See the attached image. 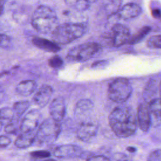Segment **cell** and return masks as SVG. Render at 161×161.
<instances>
[{
  "instance_id": "cell-1",
  "label": "cell",
  "mask_w": 161,
  "mask_h": 161,
  "mask_svg": "<svg viewBox=\"0 0 161 161\" xmlns=\"http://www.w3.org/2000/svg\"><path fill=\"white\" fill-rule=\"evenodd\" d=\"M109 126L116 136L126 138L136 131L137 120L131 108L121 106L114 108L109 116Z\"/></svg>"
},
{
  "instance_id": "cell-2",
  "label": "cell",
  "mask_w": 161,
  "mask_h": 161,
  "mask_svg": "<svg viewBox=\"0 0 161 161\" xmlns=\"http://www.w3.org/2000/svg\"><path fill=\"white\" fill-rule=\"evenodd\" d=\"M57 16L54 10L45 5L39 6L31 16L32 26L42 34L52 32L57 26Z\"/></svg>"
},
{
  "instance_id": "cell-3",
  "label": "cell",
  "mask_w": 161,
  "mask_h": 161,
  "mask_svg": "<svg viewBox=\"0 0 161 161\" xmlns=\"http://www.w3.org/2000/svg\"><path fill=\"white\" fill-rule=\"evenodd\" d=\"M86 30L82 23H63L57 25L52 32V41L58 45L68 44L81 37Z\"/></svg>"
},
{
  "instance_id": "cell-4",
  "label": "cell",
  "mask_w": 161,
  "mask_h": 161,
  "mask_svg": "<svg viewBox=\"0 0 161 161\" xmlns=\"http://www.w3.org/2000/svg\"><path fill=\"white\" fill-rule=\"evenodd\" d=\"M60 131L61 126L59 122L52 118H48L41 123L36 131L35 142L39 145L51 144L57 140Z\"/></svg>"
},
{
  "instance_id": "cell-5",
  "label": "cell",
  "mask_w": 161,
  "mask_h": 161,
  "mask_svg": "<svg viewBox=\"0 0 161 161\" xmlns=\"http://www.w3.org/2000/svg\"><path fill=\"white\" fill-rule=\"evenodd\" d=\"M132 87L125 78H118L112 82L108 88V97L113 102L123 103L131 96Z\"/></svg>"
},
{
  "instance_id": "cell-6",
  "label": "cell",
  "mask_w": 161,
  "mask_h": 161,
  "mask_svg": "<svg viewBox=\"0 0 161 161\" xmlns=\"http://www.w3.org/2000/svg\"><path fill=\"white\" fill-rule=\"evenodd\" d=\"M101 48L97 43L87 42L75 46L70 48L67 58L70 61L84 62L93 57Z\"/></svg>"
},
{
  "instance_id": "cell-7",
  "label": "cell",
  "mask_w": 161,
  "mask_h": 161,
  "mask_svg": "<svg viewBox=\"0 0 161 161\" xmlns=\"http://www.w3.org/2000/svg\"><path fill=\"white\" fill-rule=\"evenodd\" d=\"M130 36L129 29L122 24L114 25L109 34V38L111 40L113 46L116 47L128 43Z\"/></svg>"
},
{
  "instance_id": "cell-8",
  "label": "cell",
  "mask_w": 161,
  "mask_h": 161,
  "mask_svg": "<svg viewBox=\"0 0 161 161\" xmlns=\"http://www.w3.org/2000/svg\"><path fill=\"white\" fill-rule=\"evenodd\" d=\"M41 114L38 109L28 111L20 123V131L28 132L35 131L40 123Z\"/></svg>"
},
{
  "instance_id": "cell-9",
  "label": "cell",
  "mask_w": 161,
  "mask_h": 161,
  "mask_svg": "<svg viewBox=\"0 0 161 161\" xmlns=\"http://www.w3.org/2000/svg\"><path fill=\"white\" fill-rule=\"evenodd\" d=\"M82 154L80 148L72 144L62 145L57 147L53 150L55 157L60 158H72L79 157Z\"/></svg>"
},
{
  "instance_id": "cell-10",
  "label": "cell",
  "mask_w": 161,
  "mask_h": 161,
  "mask_svg": "<svg viewBox=\"0 0 161 161\" xmlns=\"http://www.w3.org/2000/svg\"><path fill=\"white\" fill-rule=\"evenodd\" d=\"M97 126L92 122L82 123L77 130V136L82 142H87L92 140L96 135Z\"/></svg>"
},
{
  "instance_id": "cell-11",
  "label": "cell",
  "mask_w": 161,
  "mask_h": 161,
  "mask_svg": "<svg viewBox=\"0 0 161 161\" xmlns=\"http://www.w3.org/2000/svg\"><path fill=\"white\" fill-rule=\"evenodd\" d=\"M147 106L151 126H159L161 125V99L155 98L148 102Z\"/></svg>"
},
{
  "instance_id": "cell-12",
  "label": "cell",
  "mask_w": 161,
  "mask_h": 161,
  "mask_svg": "<svg viewBox=\"0 0 161 161\" xmlns=\"http://www.w3.org/2000/svg\"><path fill=\"white\" fill-rule=\"evenodd\" d=\"M49 111L51 118L57 121H61L65 114V103L63 97H57L50 103Z\"/></svg>"
},
{
  "instance_id": "cell-13",
  "label": "cell",
  "mask_w": 161,
  "mask_h": 161,
  "mask_svg": "<svg viewBox=\"0 0 161 161\" xmlns=\"http://www.w3.org/2000/svg\"><path fill=\"white\" fill-rule=\"evenodd\" d=\"M52 94L53 89L50 86L43 85L34 95L33 101L38 107L44 108L49 103Z\"/></svg>"
},
{
  "instance_id": "cell-14",
  "label": "cell",
  "mask_w": 161,
  "mask_h": 161,
  "mask_svg": "<svg viewBox=\"0 0 161 161\" xmlns=\"http://www.w3.org/2000/svg\"><path fill=\"white\" fill-rule=\"evenodd\" d=\"M141 13L142 8L138 4L130 3H127L121 7L116 14L120 19L129 20L138 16Z\"/></svg>"
},
{
  "instance_id": "cell-15",
  "label": "cell",
  "mask_w": 161,
  "mask_h": 161,
  "mask_svg": "<svg viewBox=\"0 0 161 161\" xmlns=\"http://www.w3.org/2000/svg\"><path fill=\"white\" fill-rule=\"evenodd\" d=\"M136 120L140 128L143 131H148L151 125L148 106L145 103L139 105L137 111Z\"/></svg>"
},
{
  "instance_id": "cell-16",
  "label": "cell",
  "mask_w": 161,
  "mask_h": 161,
  "mask_svg": "<svg viewBox=\"0 0 161 161\" xmlns=\"http://www.w3.org/2000/svg\"><path fill=\"white\" fill-rule=\"evenodd\" d=\"M32 43L38 48L49 52L55 53L60 50L58 45L54 42L41 37H34L32 39Z\"/></svg>"
},
{
  "instance_id": "cell-17",
  "label": "cell",
  "mask_w": 161,
  "mask_h": 161,
  "mask_svg": "<svg viewBox=\"0 0 161 161\" xmlns=\"http://www.w3.org/2000/svg\"><path fill=\"white\" fill-rule=\"evenodd\" d=\"M36 132H21L14 142L15 146L18 148H26L35 142Z\"/></svg>"
},
{
  "instance_id": "cell-18",
  "label": "cell",
  "mask_w": 161,
  "mask_h": 161,
  "mask_svg": "<svg viewBox=\"0 0 161 161\" xmlns=\"http://www.w3.org/2000/svg\"><path fill=\"white\" fill-rule=\"evenodd\" d=\"M36 82L33 80H25L19 82L16 86V92L20 96H28L36 90Z\"/></svg>"
},
{
  "instance_id": "cell-19",
  "label": "cell",
  "mask_w": 161,
  "mask_h": 161,
  "mask_svg": "<svg viewBox=\"0 0 161 161\" xmlns=\"http://www.w3.org/2000/svg\"><path fill=\"white\" fill-rule=\"evenodd\" d=\"M93 103L87 99H84L79 101L74 109V113L77 117L84 116L89 114L92 109Z\"/></svg>"
},
{
  "instance_id": "cell-20",
  "label": "cell",
  "mask_w": 161,
  "mask_h": 161,
  "mask_svg": "<svg viewBox=\"0 0 161 161\" xmlns=\"http://www.w3.org/2000/svg\"><path fill=\"white\" fill-rule=\"evenodd\" d=\"M122 0H103V7L109 16L116 14L121 8Z\"/></svg>"
},
{
  "instance_id": "cell-21",
  "label": "cell",
  "mask_w": 161,
  "mask_h": 161,
  "mask_svg": "<svg viewBox=\"0 0 161 161\" xmlns=\"http://www.w3.org/2000/svg\"><path fill=\"white\" fill-rule=\"evenodd\" d=\"M64 2L68 6L80 11L87 9L90 6L87 0H64Z\"/></svg>"
},
{
  "instance_id": "cell-22",
  "label": "cell",
  "mask_w": 161,
  "mask_h": 161,
  "mask_svg": "<svg viewBox=\"0 0 161 161\" xmlns=\"http://www.w3.org/2000/svg\"><path fill=\"white\" fill-rule=\"evenodd\" d=\"M150 30L151 28L148 26H145L142 28L137 33H136L132 36H130L128 43L130 45H133L140 42L143 38L146 36V35L150 31Z\"/></svg>"
},
{
  "instance_id": "cell-23",
  "label": "cell",
  "mask_w": 161,
  "mask_h": 161,
  "mask_svg": "<svg viewBox=\"0 0 161 161\" xmlns=\"http://www.w3.org/2000/svg\"><path fill=\"white\" fill-rule=\"evenodd\" d=\"M30 106V103L28 101H19L16 102L13 106V110L15 116L18 118L20 117L26 111Z\"/></svg>"
},
{
  "instance_id": "cell-24",
  "label": "cell",
  "mask_w": 161,
  "mask_h": 161,
  "mask_svg": "<svg viewBox=\"0 0 161 161\" xmlns=\"http://www.w3.org/2000/svg\"><path fill=\"white\" fill-rule=\"evenodd\" d=\"M20 131V125L18 126V117L15 116L13 119L9 121V123L5 126L4 131L8 134L16 135L18 131Z\"/></svg>"
},
{
  "instance_id": "cell-25",
  "label": "cell",
  "mask_w": 161,
  "mask_h": 161,
  "mask_svg": "<svg viewBox=\"0 0 161 161\" xmlns=\"http://www.w3.org/2000/svg\"><path fill=\"white\" fill-rule=\"evenodd\" d=\"M15 117L13 108L4 107L0 109V120L10 121Z\"/></svg>"
},
{
  "instance_id": "cell-26",
  "label": "cell",
  "mask_w": 161,
  "mask_h": 161,
  "mask_svg": "<svg viewBox=\"0 0 161 161\" xmlns=\"http://www.w3.org/2000/svg\"><path fill=\"white\" fill-rule=\"evenodd\" d=\"M147 45L150 48H161V35L151 36L147 40Z\"/></svg>"
},
{
  "instance_id": "cell-27",
  "label": "cell",
  "mask_w": 161,
  "mask_h": 161,
  "mask_svg": "<svg viewBox=\"0 0 161 161\" xmlns=\"http://www.w3.org/2000/svg\"><path fill=\"white\" fill-rule=\"evenodd\" d=\"M155 83L156 82L155 80H152V82H148L147 86L145 88L143 94V96L146 100L148 99H148H150L156 92Z\"/></svg>"
},
{
  "instance_id": "cell-28",
  "label": "cell",
  "mask_w": 161,
  "mask_h": 161,
  "mask_svg": "<svg viewBox=\"0 0 161 161\" xmlns=\"http://www.w3.org/2000/svg\"><path fill=\"white\" fill-rule=\"evenodd\" d=\"M50 153L47 150H39L33 151L30 153V155L35 159H44L50 157Z\"/></svg>"
},
{
  "instance_id": "cell-29",
  "label": "cell",
  "mask_w": 161,
  "mask_h": 161,
  "mask_svg": "<svg viewBox=\"0 0 161 161\" xmlns=\"http://www.w3.org/2000/svg\"><path fill=\"white\" fill-rule=\"evenodd\" d=\"M63 60L58 55H54L48 60V65L53 69L60 68L63 65Z\"/></svg>"
},
{
  "instance_id": "cell-30",
  "label": "cell",
  "mask_w": 161,
  "mask_h": 161,
  "mask_svg": "<svg viewBox=\"0 0 161 161\" xmlns=\"http://www.w3.org/2000/svg\"><path fill=\"white\" fill-rule=\"evenodd\" d=\"M11 39L6 35L0 33V47L6 48L10 47Z\"/></svg>"
},
{
  "instance_id": "cell-31",
  "label": "cell",
  "mask_w": 161,
  "mask_h": 161,
  "mask_svg": "<svg viewBox=\"0 0 161 161\" xmlns=\"http://www.w3.org/2000/svg\"><path fill=\"white\" fill-rule=\"evenodd\" d=\"M147 161H161V149L153 151L149 155Z\"/></svg>"
},
{
  "instance_id": "cell-32",
  "label": "cell",
  "mask_w": 161,
  "mask_h": 161,
  "mask_svg": "<svg viewBox=\"0 0 161 161\" xmlns=\"http://www.w3.org/2000/svg\"><path fill=\"white\" fill-rule=\"evenodd\" d=\"M112 161H131V160L125 153H116L113 157Z\"/></svg>"
},
{
  "instance_id": "cell-33",
  "label": "cell",
  "mask_w": 161,
  "mask_h": 161,
  "mask_svg": "<svg viewBox=\"0 0 161 161\" xmlns=\"http://www.w3.org/2000/svg\"><path fill=\"white\" fill-rule=\"evenodd\" d=\"M11 142L9 137L5 135H0V149L8 147Z\"/></svg>"
},
{
  "instance_id": "cell-34",
  "label": "cell",
  "mask_w": 161,
  "mask_h": 161,
  "mask_svg": "<svg viewBox=\"0 0 161 161\" xmlns=\"http://www.w3.org/2000/svg\"><path fill=\"white\" fill-rule=\"evenodd\" d=\"M87 161H110V160L104 155H95L89 157Z\"/></svg>"
},
{
  "instance_id": "cell-35",
  "label": "cell",
  "mask_w": 161,
  "mask_h": 161,
  "mask_svg": "<svg viewBox=\"0 0 161 161\" xmlns=\"http://www.w3.org/2000/svg\"><path fill=\"white\" fill-rule=\"evenodd\" d=\"M152 15L157 19L161 18V10L159 9H153L152 10Z\"/></svg>"
},
{
  "instance_id": "cell-36",
  "label": "cell",
  "mask_w": 161,
  "mask_h": 161,
  "mask_svg": "<svg viewBox=\"0 0 161 161\" xmlns=\"http://www.w3.org/2000/svg\"><path fill=\"white\" fill-rule=\"evenodd\" d=\"M106 64V61H99V62H96L94 64H92V67L94 68H97L99 67L101 65H105Z\"/></svg>"
},
{
  "instance_id": "cell-37",
  "label": "cell",
  "mask_w": 161,
  "mask_h": 161,
  "mask_svg": "<svg viewBox=\"0 0 161 161\" xmlns=\"http://www.w3.org/2000/svg\"><path fill=\"white\" fill-rule=\"evenodd\" d=\"M5 3L4 1H0V16L2 15L4 11V4Z\"/></svg>"
},
{
  "instance_id": "cell-38",
  "label": "cell",
  "mask_w": 161,
  "mask_h": 161,
  "mask_svg": "<svg viewBox=\"0 0 161 161\" xmlns=\"http://www.w3.org/2000/svg\"><path fill=\"white\" fill-rule=\"evenodd\" d=\"M126 150H127L128 152H131V153L135 152L136 150V148H135V147H128L126 148Z\"/></svg>"
},
{
  "instance_id": "cell-39",
  "label": "cell",
  "mask_w": 161,
  "mask_h": 161,
  "mask_svg": "<svg viewBox=\"0 0 161 161\" xmlns=\"http://www.w3.org/2000/svg\"><path fill=\"white\" fill-rule=\"evenodd\" d=\"M40 161H56V160L53 158H49V157H48V158H46L44 159H42V160H40Z\"/></svg>"
},
{
  "instance_id": "cell-40",
  "label": "cell",
  "mask_w": 161,
  "mask_h": 161,
  "mask_svg": "<svg viewBox=\"0 0 161 161\" xmlns=\"http://www.w3.org/2000/svg\"><path fill=\"white\" fill-rule=\"evenodd\" d=\"M159 93H160V99H161V82H160V85H159Z\"/></svg>"
},
{
  "instance_id": "cell-41",
  "label": "cell",
  "mask_w": 161,
  "mask_h": 161,
  "mask_svg": "<svg viewBox=\"0 0 161 161\" xmlns=\"http://www.w3.org/2000/svg\"><path fill=\"white\" fill-rule=\"evenodd\" d=\"M3 92V88L0 86V95H1Z\"/></svg>"
},
{
  "instance_id": "cell-42",
  "label": "cell",
  "mask_w": 161,
  "mask_h": 161,
  "mask_svg": "<svg viewBox=\"0 0 161 161\" xmlns=\"http://www.w3.org/2000/svg\"><path fill=\"white\" fill-rule=\"evenodd\" d=\"M90 3H94L96 0H87Z\"/></svg>"
},
{
  "instance_id": "cell-43",
  "label": "cell",
  "mask_w": 161,
  "mask_h": 161,
  "mask_svg": "<svg viewBox=\"0 0 161 161\" xmlns=\"http://www.w3.org/2000/svg\"><path fill=\"white\" fill-rule=\"evenodd\" d=\"M1 128H2V121L1 120H0V131L1 130Z\"/></svg>"
},
{
  "instance_id": "cell-44",
  "label": "cell",
  "mask_w": 161,
  "mask_h": 161,
  "mask_svg": "<svg viewBox=\"0 0 161 161\" xmlns=\"http://www.w3.org/2000/svg\"><path fill=\"white\" fill-rule=\"evenodd\" d=\"M0 1H5V0H0Z\"/></svg>"
}]
</instances>
